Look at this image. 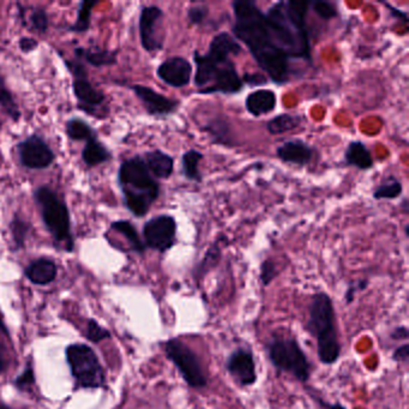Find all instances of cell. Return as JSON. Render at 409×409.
<instances>
[{
	"instance_id": "obj_6",
	"label": "cell",
	"mask_w": 409,
	"mask_h": 409,
	"mask_svg": "<svg viewBox=\"0 0 409 409\" xmlns=\"http://www.w3.org/2000/svg\"><path fill=\"white\" fill-rule=\"evenodd\" d=\"M266 352L271 365L278 372L290 374L300 383L310 379L312 365L294 336L273 335L266 341Z\"/></svg>"
},
{
	"instance_id": "obj_34",
	"label": "cell",
	"mask_w": 409,
	"mask_h": 409,
	"mask_svg": "<svg viewBox=\"0 0 409 409\" xmlns=\"http://www.w3.org/2000/svg\"><path fill=\"white\" fill-rule=\"evenodd\" d=\"M29 22L32 24V28L35 32L45 34L48 29V16L44 8H35L32 10Z\"/></svg>"
},
{
	"instance_id": "obj_11",
	"label": "cell",
	"mask_w": 409,
	"mask_h": 409,
	"mask_svg": "<svg viewBox=\"0 0 409 409\" xmlns=\"http://www.w3.org/2000/svg\"><path fill=\"white\" fill-rule=\"evenodd\" d=\"M144 245L148 249L165 254L177 242V221L171 215H158L143 226Z\"/></svg>"
},
{
	"instance_id": "obj_8",
	"label": "cell",
	"mask_w": 409,
	"mask_h": 409,
	"mask_svg": "<svg viewBox=\"0 0 409 409\" xmlns=\"http://www.w3.org/2000/svg\"><path fill=\"white\" fill-rule=\"evenodd\" d=\"M163 350L187 386L195 390L207 388L208 376L203 367L202 360L186 342L180 338H170L165 342Z\"/></svg>"
},
{
	"instance_id": "obj_44",
	"label": "cell",
	"mask_w": 409,
	"mask_h": 409,
	"mask_svg": "<svg viewBox=\"0 0 409 409\" xmlns=\"http://www.w3.org/2000/svg\"><path fill=\"white\" fill-rule=\"evenodd\" d=\"M312 398L316 400V402H317L318 405H319V408L321 409H347L346 405H343L342 403H338V402L331 403V402L326 401V400L317 398V396H314V395H312Z\"/></svg>"
},
{
	"instance_id": "obj_45",
	"label": "cell",
	"mask_w": 409,
	"mask_h": 409,
	"mask_svg": "<svg viewBox=\"0 0 409 409\" xmlns=\"http://www.w3.org/2000/svg\"><path fill=\"white\" fill-rule=\"evenodd\" d=\"M383 4L386 5L389 12H391L393 16H396L398 18H400V20H405V22L407 20V13H405V12L400 11L398 8H393V5L389 4V3H383Z\"/></svg>"
},
{
	"instance_id": "obj_26",
	"label": "cell",
	"mask_w": 409,
	"mask_h": 409,
	"mask_svg": "<svg viewBox=\"0 0 409 409\" xmlns=\"http://www.w3.org/2000/svg\"><path fill=\"white\" fill-rule=\"evenodd\" d=\"M112 231L119 233L123 235L124 238L126 239L132 250L138 252V254H143L146 251V245H144L143 240L139 237L138 232L136 230V227L132 225L130 221L126 220H119L111 225Z\"/></svg>"
},
{
	"instance_id": "obj_13",
	"label": "cell",
	"mask_w": 409,
	"mask_h": 409,
	"mask_svg": "<svg viewBox=\"0 0 409 409\" xmlns=\"http://www.w3.org/2000/svg\"><path fill=\"white\" fill-rule=\"evenodd\" d=\"M226 371L240 388L254 386L259 379L254 353L252 350L244 347L237 348L228 355Z\"/></svg>"
},
{
	"instance_id": "obj_38",
	"label": "cell",
	"mask_w": 409,
	"mask_h": 409,
	"mask_svg": "<svg viewBox=\"0 0 409 409\" xmlns=\"http://www.w3.org/2000/svg\"><path fill=\"white\" fill-rule=\"evenodd\" d=\"M369 287V281L367 280H359L355 283H350L347 287L346 293H345V300H346L347 305H350L355 300V295L359 292L365 290Z\"/></svg>"
},
{
	"instance_id": "obj_17",
	"label": "cell",
	"mask_w": 409,
	"mask_h": 409,
	"mask_svg": "<svg viewBox=\"0 0 409 409\" xmlns=\"http://www.w3.org/2000/svg\"><path fill=\"white\" fill-rule=\"evenodd\" d=\"M316 150L300 139H290L276 149V156L283 162L304 167L312 162Z\"/></svg>"
},
{
	"instance_id": "obj_14",
	"label": "cell",
	"mask_w": 409,
	"mask_h": 409,
	"mask_svg": "<svg viewBox=\"0 0 409 409\" xmlns=\"http://www.w3.org/2000/svg\"><path fill=\"white\" fill-rule=\"evenodd\" d=\"M18 156L22 166L29 170H45L56 159L51 147L37 135L29 136L18 144Z\"/></svg>"
},
{
	"instance_id": "obj_46",
	"label": "cell",
	"mask_w": 409,
	"mask_h": 409,
	"mask_svg": "<svg viewBox=\"0 0 409 409\" xmlns=\"http://www.w3.org/2000/svg\"><path fill=\"white\" fill-rule=\"evenodd\" d=\"M5 367V357H4V352L1 350V347H0V374L3 372V369Z\"/></svg>"
},
{
	"instance_id": "obj_16",
	"label": "cell",
	"mask_w": 409,
	"mask_h": 409,
	"mask_svg": "<svg viewBox=\"0 0 409 409\" xmlns=\"http://www.w3.org/2000/svg\"><path fill=\"white\" fill-rule=\"evenodd\" d=\"M194 68L183 57H172L160 64L156 75L170 87L184 88L190 83Z\"/></svg>"
},
{
	"instance_id": "obj_29",
	"label": "cell",
	"mask_w": 409,
	"mask_h": 409,
	"mask_svg": "<svg viewBox=\"0 0 409 409\" xmlns=\"http://www.w3.org/2000/svg\"><path fill=\"white\" fill-rule=\"evenodd\" d=\"M403 186L402 183L395 177H389L383 180L374 191V198L377 201L383 199H396L402 195Z\"/></svg>"
},
{
	"instance_id": "obj_21",
	"label": "cell",
	"mask_w": 409,
	"mask_h": 409,
	"mask_svg": "<svg viewBox=\"0 0 409 409\" xmlns=\"http://www.w3.org/2000/svg\"><path fill=\"white\" fill-rule=\"evenodd\" d=\"M143 159L150 174L155 179H168L174 172V160L163 151H149Z\"/></svg>"
},
{
	"instance_id": "obj_31",
	"label": "cell",
	"mask_w": 409,
	"mask_h": 409,
	"mask_svg": "<svg viewBox=\"0 0 409 409\" xmlns=\"http://www.w3.org/2000/svg\"><path fill=\"white\" fill-rule=\"evenodd\" d=\"M10 230L15 247L17 250L22 249L30 231V225L20 215H15L10 223Z\"/></svg>"
},
{
	"instance_id": "obj_2",
	"label": "cell",
	"mask_w": 409,
	"mask_h": 409,
	"mask_svg": "<svg viewBox=\"0 0 409 409\" xmlns=\"http://www.w3.org/2000/svg\"><path fill=\"white\" fill-rule=\"evenodd\" d=\"M242 52V45L226 32L213 37L206 54L195 51V85L199 94L233 95L242 92L244 82L231 59L232 56H239Z\"/></svg>"
},
{
	"instance_id": "obj_23",
	"label": "cell",
	"mask_w": 409,
	"mask_h": 409,
	"mask_svg": "<svg viewBox=\"0 0 409 409\" xmlns=\"http://www.w3.org/2000/svg\"><path fill=\"white\" fill-rule=\"evenodd\" d=\"M111 158V151L105 147L102 142H100L97 137L85 142L82 151V159L88 167H96L101 163L107 162Z\"/></svg>"
},
{
	"instance_id": "obj_35",
	"label": "cell",
	"mask_w": 409,
	"mask_h": 409,
	"mask_svg": "<svg viewBox=\"0 0 409 409\" xmlns=\"http://www.w3.org/2000/svg\"><path fill=\"white\" fill-rule=\"evenodd\" d=\"M278 266L271 259H266L262 263L259 278H261V283H262L263 286H269L275 278H278Z\"/></svg>"
},
{
	"instance_id": "obj_1",
	"label": "cell",
	"mask_w": 409,
	"mask_h": 409,
	"mask_svg": "<svg viewBox=\"0 0 409 409\" xmlns=\"http://www.w3.org/2000/svg\"><path fill=\"white\" fill-rule=\"evenodd\" d=\"M232 8L235 13L232 30L235 39L247 45L259 68L274 83H288L292 76L290 58L276 44L266 23V13L251 0H235Z\"/></svg>"
},
{
	"instance_id": "obj_3",
	"label": "cell",
	"mask_w": 409,
	"mask_h": 409,
	"mask_svg": "<svg viewBox=\"0 0 409 409\" xmlns=\"http://www.w3.org/2000/svg\"><path fill=\"white\" fill-rule=\"evenodd\" d=\"M311 1H278L266 13V23L278 47L292 59L311 61L307 15Z\"/></svg>"
},
{
	"instance_id": "obj_30",
	"label": "cell",
	"mask_w": 409,
	"mask_h": 409,
	"mask_svg": "<svg viewBox=\"0 0 409 409\" xmlns=\"http://www.w3.org/2000/svg\"><path fill=\"white\" fill-rule=\"evenodd\" d=\"M0 108L4 113L8 114L13 121L20 120V111L17 106L16 101L13 99L11 92L8 90L6 84H5L4 77L0 72Z\"/></svg>"
},
{
	"instance_id": "obj_40",
	"label": "cell",
	"mask_w": 409,
	"mask_h": 409,
	"mask_svg": "<svg viewBox=\"0 0 409 409\" xmlns=\"http://www.w3.org/2000/svg\"><path fill=\"white\" fill-rule=\"evenodd\" d=\"M393 362H408L409 359V346L407 342H405L403 345H400V346L396 347L395 350L393 352Z\"/></svg>"
},
{
	"instance_id": "obj_9",
	"label": "cell",
	"mask_w": 409,
	"mask_h": 409,
	"mask_svg": "<svg viewBox=\"0 0 409 409\" xmlns=\"http://www.w3.org/2000/svg\"><path fill=\"white\" fill-rule=\"evenodd\" d=\"M66 359L78 388L97 389L105 386L106 376L95 352L85 345H71L66 348Z\"/></svg>"
},
{
	"instance_id": "obj_42",
	"label": "cell",
	"mask_w": 409,
	"mask_h": 409,
	"mask_svg": "<svg viewBox=\"0 0 409 409\" xmlns=\"http://www.w3.org/2000/svg\"><path fill=\"white\" fill-rule=\"evenodd\" d=\"M39 46V42L32 37H22L20 40V51L24 53L32 52Z\"/></svg>"
},
{
	"instance_id": "obj_12",
	"label": "cell",
	"mask_w": 409,
	"mask_h": 409,
	"mask_svg": "<svg viewBox=\"0 0 409 409\" xmlns=\"http://www.w3.org/2000/svg\"><path fill=\"white\" fill-rule=\"evenodd\" d=\"M163 11L156 5L144 6L139 16V37L147 52H159L163 48Z\"/></svg>"
},
{
	"instance_id": "obj_4",
	"label": "cell",
	"mask_w": 409,
	"mask_h": 409,
	"mask_svg": "<svg viewBox=\"0 0 409 409\" xmlns=\"http://www.w3.org/2000/svg\"><path fill=\"white\" fill-rule=\"evenodd\" d=\"M304 329L316 340L319 362L326 366L336 364L341 357L342 346L334 302L329 294L326 292L314 294Z\"/></svg>"
},
{
	"instance_id": "obj_28",
	"label": "cell",
	"mask_w": 409,
	"mask_h": 409,
	"mask_svg": "<svg viewBox=\"0 0 409 409\" xmlns=\"http://www.w3.org/2000/svg\"><path fill=\"white\" fill-rule=\"evenodd\" d=\"M96 5H97V1H89V0L81 1L77 20L75 23L69 27L68 30L73 32H88L90 28V22H92L93 8H95Z\"/></svg>"
},
{
	"instance_id": "obj_10",
	"label": "cell",
	"mask_w": 409,
	"mask_h": 409,
	"mask_svg": "<svg viewBox=\"0 0 409 409\" xmlns=\"http://www.w3.org/2000/svg\"><path fill=\"white\" fill-rule=\"evenodd\" d=\"M69 71L73 76V94H75L78 108L88 114L104 119L108 114V109L105 106L106 96L100 89L94 87L88 78V72L84 68L82 59L76 58L73 60H65Z\"/></svg>"
},
{
	"instance_id": "obj_19",
	"label": "cell",
	"mask_w": 409,
	"mask_h": 409,
	"mask_svg": "<svg viewBox=\"0 0 409 409\" xmlns=\"http://www.w3.org/2000/svg\"><path fill=\"white\" fill-rule=\"evenodd\" d=\"M57 273L56 263L49 259H35L25 269V276L29 281L39 286L52 283L56 280Z\"/></svg>"
},
{
	"instance_id": "obj_24",
	"label": "cell",
	"mask_w": 409,
	"mask_h": 409,
	"mask_svg": "<svg viewBox=\"0 0 409 409\" xmlns=\"http://www.w3.org/2000/svg\"><path fill=\"white\" fill-rule=\"evenodd\" d=\"M302 118L299 114H290V113H283L274 117L266 124V130L273 136L283 135L287 132L297 130L302 126Z\"/></svg>"
},
{
	"instance_id": "obj_37",
	"label": "cell",
	"mask_w": 409,
	"mask_h": 409,
	"mask_svg": "<svg viewBox=\"0 0 409 409\" xmlns=\"http://www.w3.org/2000/svg\"><path fill=\"white\" fill-rule=\"evenodd\" d=\"M208 13H209V8L207 5H195L187 10V20L192 25H201L204 23Z\"/></svg>"
},
{
	"instance_id": "obj_25",
	"label": "cell",
	"mask_w": 409,
	"mask_h": 409,
	"mask_svg": "<svg viewBox=\"0 0 409 409\" xmlns=\"http://www.w3.org/2000/svg\"><path fill=\"white\" fill-rule=\"evenodd\" d=\"M203 158L204 155L202 153L195 149H190L184 153L182 156V174L187 180L195 182V183H202L203 177L199 171V165L202 162Z\"/></svg>"
},
{
	"instance_id": "obj_15",
	"label": "cell",
	"mask_w": 409,
	"mask_h": 409,
	"mask_svg": "<svg viewBox=\"0 0 409 409\" xmlns=\"http://www.w3.org/2000/svg\"><path fill=\"white\" fill-rule=\"evenodd\" d=\"M130 88L134 90L136 96L141 100V102L143 104L149 116H171L174 112H177L179 105H180L177 100L170 99L167 96L162 95V94H160L154 89L146 87V85L136 84Z\"/></svg>"
},
{
	"instance_id": "obj_27",
	"label": "cell",
	"mask_w": 409,
	"mask_h": 409,
	"mask_svg": "<svg viewBox=\"0 0 409 409\" xmlns=\"http://www.w3.org/2000/svg\"><path fill=\"white\" fill-rule=\"evenodd\" d=\"M66 135L72 141H84V142L97 137L95 130L87 121L80 118H72L69 120L66 124Z\"/></svg>"
},
{
	"instance_id": "obj_33",
	"label": "cell",
	"mask_w": 409,
	"mask_h": 409,
	"mask_svg": "<svg viewBox=\"0 0 409 409\" xmlns=\"http://www.w3.org/2000/svg\"><path fill=\"white\" fill-rule=\"evenodd\" d=\"M311 8H314L319 18L324 20H333L334 17L338 16V8L333 3L329 1H311Z\"/></svg>"
},
{
	"instance_id": "obj_5",
	"label": "cell",
	"mask_w": 409,
	"mask_h": 409,
	"mask_svg": "<svg viewBox=\"0 0 409 409\" xmlns=\"http://www.w3.org/2000/svg\"><path fill=\"white\" fill-rule=\"evenodd\" d=\"M118 183L123 192L125 207L143 218L160 196V185L150 174L142 156H134L120 165Z\"/></svg>"
},
{
	"instance_id": "obj_22",
	"label": "cell",
	"mask_w": 409,
	"mask_h": 409,
	"mask_svg": "<svg viewBox=\"0 0 409 409\" xmlns=\"http://www.w3.org/2000/svg\"><path fill=\"white\" fill-rule=\"evenodd\" d=\"M76 58L84 59L89 65L101 68V66H109L117 63L116 51L109 49H101V48H82L78 47L75 49Z\"/></svg>"
},
{
	"instance_id": "obj_39",
	"label": "cell",
	"mask_w": 409,
	"mask_h": 409,
	"mask_svg": "<svg viewBox=\"0 0 409 409\" xmlns=\"http://www.w3.org/2000/svg\"><path fill=\"white\" fill-rule=\"evenodd\" d=\"M34 381H35L34 371H32V366L28 365L27 369H24L23 374L16 378L15 386L20 390L29 389L34 384Z\"/></svg>"
},
{
	"instance_id": "obj_7",
	"label": "cell",
	"mask_w": 409,
	"mask_h": 409,
	"mask_svg": "<svg viewBox=\"0 0 409 409\" xmlns=\"http://www.w3.org/2000/svg\"><path fill=\"white\" fill-rule=\"evenodd\" d=\"M35 202L41 211L45 226L52 235L58 249L71 252L73 250V237L71 233L70 211L56 192L48 186L36 189Z\"/></svg>"
},
{
	"instance_id": "obj_36",
	"label": "cell",
	"mask_w": 409,
	"mask_h": 409,
	"mask_svg": "<svg viewBox=\"0 0 409 409\" xmlns=\"http://www.w3.org/2000/svg\"><path fill=\"white\" fill-rule=\"evenodd\" d=\"M109 336H111L109 331L100 326L99 323L94 321V319H90V321L88 322L87 338H89L90 341L94 342V343H97V342H101L102 340H105V338H109Z\"/></svg>"
},
{
	"instance_id": "obj_20",
	"label": "cell",
	"mask_w": 409,
	"mask_h": 409,
	"mask_svg": "<svg viewBox=\"0 0 409 409\" xmlns=\"http://www.w3.org/2000/svg\"><path fill=\"white\" fill-rule=\"evenodd\" d=\"M345 163L347 166L367 171L374 166V156L364 142L353 141L345 151Z\"/></svg>"
},
{
	"instance_id": "obj_18",
	"label": "cell",
	"mask_w": 409,
	"mask_h": 409,
	"mask_svg": "<svg viewBox=\"0 0 409 409\" xmlns=\"http://www.w3.org/2000/svg\"><path fill=\"white\" fill-rule=\"evenodd\" d=\"M278 104L276 94L271 89H259L250 93L245 100V107L251 116H266L274 111Z\"/></svg>"
},
{
	"instance_id": "obj_41",
	"label": "cell",
	"mask_w": 409,
	"mask_h": 409,
	"mask_svg": "<svg viewBox=\"0 0 409 409\" xmlns=\"http://www.w3.org/2000/svg\"><path fill=\"white\" fill-rule=\"evenodd\" d=\"M390 338L393 341H408L409 331L408 328L405 326H396L391 330Z\"/></svg>"
},
{
	"instance_id": "obj_32",
	"label": "cell",
	"mask_w": 409,
	"mask_h": 409,
	"mask_svg": "<svg viewBox=\"0 0 409 409\" xmlns=\"http://www.w3.org/2000/svg\"><path fill=\"white\" fill-rule=\"evenodd\" d=\"M220 256H221V252H220L219 247H211L204 256L202 262L199 263V266H197V269L195 271L196 278H203L208 271H211L219 263Z\"/></svg>"
},
{
	"instance_id": "obj_47",
	"label": "cell",
	"mask_w": 409,
	"mask_h": 409,
	"mask_svg": "<svg viewBox=\"0 0 409 409\" xmlns=\"http://www.w3.org/2000/svg\"><path fill=\"white\" fill-rule=\"evenodd\" d=\"M0 331H1L3 334L8 335V329H6V326H5L4 319L1 317V314H0Z\"/></svg>"
},
{
	"instance_id": "obj_43",
	"label": "cell",
	"mask_w": 409,
	"mask_h": 409,
	"mask_svg": "<svg viewBox=\"0 0 409 409\" xmlns=\"http://www.w3.org/2000/svg\"><path fill=\"white\" fill-rule=\"evenodd\" d=\"M242 80L244 84H250V85H261V84H264L268 81L266 76L256 75V73H254V75L247 73L244 77H242Z\"/></svg>"
}]
</instances>
